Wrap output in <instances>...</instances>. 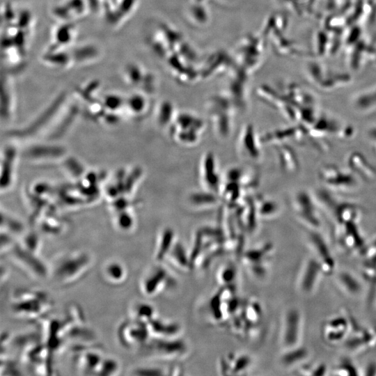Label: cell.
Masks as SVG:
<instances>
[{"label": "cell", "instance_id": "cell-1", "mask_svg": "<svg viewBox=\"0 0 376 376\" xmlns=\"http://www.w3.org/2000/svg\"><path fill=\"white\" fill-rule=\"evenodd\" d=\"M49 279L61 287L73 285L84 279L94 263L93 256L83 249L63 251L47 263Z\"/></svg>", "mask_w": 376, "mask_h": 376}, {"label": "cell", "instance_id": "cell-2", "mask_svg": "<svg viewBox=\"0 0 376 376\" xmlns=\"http://www.w3.org/2000/svg\"><path fill=\"white\" fill-rule=\"evenodd\" d=\"M53 302L43 291L22 288L16 290L10 297V308L17 318L35 320L44 317L52 308Z\"/></svg>", "mask_w": 376, "mask_h": 376}, {"label": "cell", "instance_id": "cell-3", "mask_svg": "<svg viewBox=\"0 0 376 376\" xmlns=\"http://www.w3.org/2000/svg\"><path fill=\"white\" fill-rule=\"evenodd\" d=\"M6 256L29 276L38 279L49 278L48 263L40 254L29 251L19 242H17Z\"/></svg>", "mask_w": 376, "mask_h": 376}, {"label": "cell", "instance_id": "cell-4", "mask_svg": "<svg viewBox=\"0 0 376 376\" xmlns=\"http://www.w3.org/2000/svg\"><path fill=\"white\" fill-rule=\"evenodd\" d=\"M116 336L125 348L140 350L151 334L147 323L129 318L118 325Z\"/></svg>", "mask_w": 376, "mask_h": 376}, {"label": "cell", "instance_id": "cell-5", "mask_svg": "<svg viewBox=\"0 0 376 376\" xmlns=\"http://www.w3.org/2000/svg\"><path fill=\"white\" fill-rule=\"evenodd\" d=\"M186 348L185 342L180 339L151 336L140 350L144 357L173 358L182 355Z\"/></svg>", "mask_w": 376, "mask_h": 376}, {"label": "cell", "instance_id": "cell-6", "mask_svg": "<svg viewBox=\"0 0 376 376\" xmlns=\"http://www.w3.org/2000/svg\"><path fill=\"white\" fill-rule=\"evenodd\" d=\"M146 269L142 274L139 286L141 292L147 297H153L161 293L168 285L170 275L161 262Z\"/></svg>", "mask_w": 376, "mask_h": 376}, {"label": "cell", "instance_id": "cell-7", "mask_svg": "<svg viewBox=\"0 0 376 376\" xmlns=\"http://www.w3.org/2000/svg\"><path fill=\"white\" fill-rule=\"evenodd\" d=\"M302 332V316L299 309L292 307L285 313L281 329V343L286 349L299 345Z\"/></svg>", "mask_w": 376, "mask_h": 376}, {"label": "cell", "instance_id": "cell-8", "mask_svg": "<svg viewBox=\"0 0 376 376\" xmlns=\"http://www.w3.org/2000/svg\"><path fill=\"white\" fill-rule=\"evenodd\" d=\"M75 363L77 371L82 375H97L105 357L100 347L87 345L77 347Z\"/></svg>", "mask_w": 376, "mask_h": 376}, {"label": "cell", "instance_id": "cell-9", "mask_svg": "<svg viewBox=\"0 0 376 376\" xmlns=\"http://www.w3.org/2000/svg\"><path fill=\"white\" fill-rule=\"evenodd\" d=\"M351 329V320L343 315H337L329 319L322 326V336L329 344L344 342L349 330Z\"/></svg>", "mask_w": 376, "mask_h": 376}, {"label": "cell", "instance_id": "cell-10", "mask_svg": "<svg viewBox=\"0 0 376 376\" xmlns=\"http://www.w3.org/2000/svg\"><path fill=\"white\" fill-rule=\"evenodd\" d=\"M324 274L320 263L315 257L309 258L303 267L298 285L304 295H309L315 289L320 276Z\"/></svg>", "mask_w": 376, "mask_h": 376}, {"label": "cell", "instance_id": "cell-11", "mask_svg": "<svg viewBox=\"0 0 376 376\" xmlns=\"http://www.w3.org/2000/svg\"><path fill=\"white\" fill-rule=\"evenodd\" d=\"M88 0H64L52 9L53 15L62 22L75 21L89 8Z\"/></svg>", "mask_w": 376, "mask_h": 376}, {"label": "cell", "instance_id": "cell-12", "mask_svg": "<svg viewBox=\"0 0 376 376\" xmlns=\"http://www.w3.org/2000/svg\"><path fill=\"white\" fill-rule=\"evenodd\" d=\"M103 280L111 285L123 284L128 278L126 265L118 259H109L105 261L101 269Z\"/></svg>", "mask_w": 376, "mask_h": 376}, {"label": "cell", "instance_id": "cell-13", "mask_svg": "<svg viewBox=\"0 0 376 376\" xmlns=\"http://www.w3.org/2000/svg\"><path fill=\"white\" fill-rule=\"evenodd\" d=\"M136 3V0H119L114 6L104 4L107 20L112 25L118 24L133 12Z\"/></svg>", "mask_w": 376, "mask_h": 376}, {"label": "cell", "instance_id": "cell-14", "mask_svg": "<svg viewBox=\"0 0 376 376\" xmlns=\"http://www.w3.org/2000/svg\"><path fill=\"white\" fill-rule=\"evenodd\" d=\"M311 242L315 254L314 257L320 263L324 274H333L336 268V262L329 248L318 236H312Z\"/></svg>", "mask_w": 376, "mask_h": 376}, {"label": "cell", "instance_id": "cell-15", "mask_svg": "<svg viewBox=\"0 0 376 376\" xmlns=\"http://www.w3.org/2000/svg\"><path fill=\"white\" fill-rule=\"evenodd\" d=\"M76 23L75 21L63 22L54 31L53 41L47 50L64 49L72 42Z\"/></svg>", "mask_w": 376, "mask_h": 376}, {"label": "cell", "instance_id": "cell-16", "mask_svg": "<svg viewBox=\"0 0 376 376\" xmlns=\"http://www.w3.org/2000/svg\"><path fill=\"white\" fill-rule=\"evenodd\" d=\"M252 361L249 356L246 354H241L240 356H235V354H230L220 363L221 370L222 374L225 371L224 375H236L245 372L251 365Z\"/></svg>", "mask_w": 376, "mask_h": 376}, {"label": "cell", "instance_id": "cell-17", "mask_svg": "<svg viewBox=\"0 0 376 376\" xmlns=\"http://www.w3.org/2000/svg\"><path fill=\"white\" fill-rule=\"evenodd\" d=\"M151 336L159 338H175L180 330L175 322L160 320L155 317L148 323Z\"/></svg>", "mask_w": 376, "mask_h": 376}, {"label": "cell", "instance_id": "cell-18", "mask_svg": "<svg viewBox=\"0 0 376 376\" xmlns=\"http://www.w3.org/2000/svg\"><path fill=\"white\" fill-rule=\"evenodd\" d=\"M129 318L148 323L156 317L155 308L149 303L134 301L128 308Z\"/></svg>", "mask_w": 376, "mask_h": 376}, {"label": "cell", "instance_id": "cell-19", "mask_svg": "<svg viewBox=\"0 0 376 376\" xmlns=\"http://www.w3.org/2000/svg\"><path fill=\"white\" fill-rule=\"evenodd\" d=\"M337 282L341 289L347 295L352 296L359 295L363 289L362 283L352 273L341 272L337 274Z\"/></svg>", "mask_w": 376, "mask_h": 376}, {"label": "cell", "instance_id": "cell-20", "mask_svg": "<svg viewBox=\"0 0 376 376\" xmlns=\"http://www.w3.org/2000/svg\"><path fill=\"white\" fill-rule=\"evenodd\" d=\"M42 60L49 65L60 68H65L73 63L70 52L65 49L47 50Z\"/></svg>", "mask_w": 376, "mask_h": 376}, {"label": "cell", "instance_id": "cell-21", "mask_svg": "<svg viewBox=\"0 0 376 376\" xmlns=\"http://www.w3.org/2000/svg\"><path fill=\"white\" fill-rule=\"evenodd\" d=\"M73 63H84L96 58L99 55L98 49L92 44L78 46L70 51Z\"/></svg>", "mask_w": 376, "mask_h": 376}, {"label": "cell", "instance_id": "cell-22", "mask_svg": "<svg viewBox=\"0 0 376 376\" xmlns=\"http://www.w3.org/2000/svg\"><path fill=\"white\" fill-rule=\"evenodd\" d=\"M173 233L166 229L161 235L157 244L155 256L157 262H162L168 256L173 246Z\"/></svg>", "mask_w": 376, "mask_h": 376}, {"label": "cell", "instance_id": "cell-23", "mask_svg": "<svg viewBox=\"0 0 376 376\" xmlns=\"http://www.w3.org/2000/svg\"><path fill=\"white\" fill-rule=\"evenodd\" d=\"M308 352L303 346L298 345L286 349L285 354L281 357V362L285 366H293L307 358Z\"/></svg>", "mask_w": 376, "mask_h": 376}, {"label": "cell", "instance_id": "cell-24", "mask_svg": "<svg viewBox=\"0 0 376 376\" xmlns=\"http://www.w3.org/2000/svg\"><path fill=\"white\" fill-rule=\"evenodd\" d=\"M120 371L119 361L112 357L105 356L98 370L97 375H115Z\"/></svg>", "mask_w": 376, "mask_h": 376}, {"label": "cell", "instance_id": "cell-25", "mask_svg": "<svg viewBox=\"0 0 376 376\" xmlns=\"http://www.w3.org/2000/svg\"><path fill=\"white\" fill-rule=\"evenodd\" d=\"M125 72L127 79L132 84H137L142 79L143 72L141 68L136 63L127 64L125 68Z\"/></svg>", "mask_w": 376, "mask_h": 376}, {"label": "cell", "instance_id": "cell-26", "mask_svg": "<svg viewBox=\"0 0 376 376\" xmlns=\"http://www.w3.org/2000/svg\"><path fill=\"white\" fill-rule=\"evenodd\" d=\"M15 25L17 27L26 33L29 31L31 24L32 22V15L29 10H22L17 16Z\"/></svg>", "mask_w": 376, "mask_h": 376}, {"label": "cell", "instance_id": "cell-27", "mask_svg": "<svg viewBox=\"0 0 376 376\" xmlns=\"http://www.w3.org/2000/svg\"><path fill=\"white\" fill-rule=\"evenodd\" d=\"M338 375H357V368L354 364L347 358L342 359L336 370Z\"/></svg>", "mask_w": 376, "mask_h": 376}, {"label": "cell", "instance_id": "cell-28", "mask_svg": "<svg viewBox=\"0 0 376 376\" xmlns=\"http://www.w3.org/2000/svg\"><path fill=\"white\" fill-rule=\"evenodd\" d=\"M19 243L29 251L40 254L41 249L40 241L36 235H31L26 236Z\"/></svg>", "mask_w": 376, "mask_h": 376}, {"label": "cell", "instance_id": "cell-29", "mask_svg": "<svg viewBox=\"0 0 376 376\" xmlns=\"http://www.w3.org/2000/svg\"><path fill=\"white\" fill-rule=\"evenodd\" d=\"M164 369L157 367H140L132 371V375L141 376L164 375H167Z\"/></svg>", "mask_w": 376, "mask_h": 376}, {"label": "cell", "instance_id": "cell-30", "mask_svg": "<svg viewBox=\"0 0 376 376\" xmlns=\"http://www.w3.org/2000/svg\"><path fill=\"white\" fill-rule=\"evenodd\" d=\"M235 268L230 267H224L220 273L221 282L229 283L232 281L233 279L235 278Z\"/></svg>", "mask_w": 376, "mask_h": 376}, {"label": "cell", "instance_id": "cell-31", "mask_svg": "<svg viewBox=\"0 0 376 376\" xmlns=\"http://www.w3.org/2000/svg\"><path fill=\"white\" fill-rule=\"evenodd\" d=\"M364 375H376V361H369L364 369Z\"/></svg>", "mask_w": 376, "mask_h": 376}, {"label": "cell", "instance_id": "cell-32", "mask_svg": "<svg viewBox=\"0 0 376 376\" xmlns=\"http://www.w3.org/2000/svg\"><path fill=\"white\" fill-rule=\"evenodd\" d=\"M117 1L116 0H104V3H110L114 5Z\"/></svg>", "mask_w": 376, "mask_h": 376}]
</instances>
